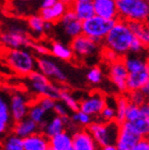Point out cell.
I'll list each match as a JSON object with an SVG mask.
<instances>
[{"label": "cell", "mask_w": 149, "mask_h": 150, "mask_svg": "<svg viewBox=\"0 0 149 150\" xmlns=\"http://www.w3.org/2000/svg\"><path fill=\"white\" fill-rule=\"evenodd\" d=\"M134 35L128 27L126 20L116 19L110 31L103 38L106 48L113 50L118 55L123 57L129 52V47Z\"/></svg>", "instance_id": "6da1fadb"}, {"label": "cell", "mask_w": 149, "mask_h": 150, "mask_svg": "<svg viewBox=\"0 0 149 150\" xmlns=\"http://www.w3.org/2000/svg\"><path fill=\"white\" fill-rule=\"evenodd\" d=\"M118 18L126 21L146 23L149 16L148 0H115Z\"/></svg>", "instance_id": "7a4b0ae2"}, {"label": "cell", "mask_w": 149, "mask_h": 150, "mask_svg": "<svg viewBox=\"0 0 149 150\" xmlns=\"http://www.w3.org/2000/svg\"><path fill=\"white\" fill-rule=\"evenodd\" d=\"M6 61L11 69L20 76H28L36 66L34 57L29 50L23 48L9 49L6 54Z\"/></svg>", "instance_id": "3957f363"}, {"label": "cell", "mask_w": 149, "mask_h": 150, "mask_svg": "<svg viewBox=\"0 0 149 150\" xmlns=\"http://www.w3.org/2000/svg\"><path fill=\"white\" fill-rule=\"evenodd\" d=\"M87 131L99 147L115 144L119 131V124L115 120L95 121L87 126Z\"/></svg>", "instance_id": "277c9868"}, {"label": "cell", "mask_w": 149, "mask_h": 150, "mask_svg": "<svg viewBox=\"0 0 149 150\" xmlns=\"http://www.w3.org/2000/svg\"><path fill=\"white\" fill-rule=\"evenodd\" d=\"M28 80L30 83V87L33 93L40 97H50V98L59 100L60 93L62 91L57 84L52 83L50 79H48L45 75H43L40 70H33L29 74Z\"/></svg>", "instance_id": "5b68a950"}, {"label": "cell", "mask_w": 149, "mask_h": 150, "mask_svg": "<svg viewBox=\"0 0 149 150\" xmlns=\"http://www.w3.org/2000/svg\"><path fill=\"white\" fill-rule=\"evenodd\" d=\"M115 21L116 20L104 19L97 15H94L82 21V34L89 38L96 44L100 45Z\"/></svg>", "instance_id": "8992f818"}, {"label": "cell", "mask_w": 149, "mask_h": 150, "mask_svg": "<svg viewBox=\"0 0 149 150\" xmlns=\"http://www.w3.org/2000/svg\"><path fill=\"white\" fill-rule=\"evenodd\" d=\"M31 42L28 31L19 25H11L0 34V43L8 49L28 48Z\"/></svg>", "instance_id": "52a82bcc"}, {"label": "cell", "mask_w": 149, "mask_h": 150, "mask_svg": "<svg viewBox=\"0 0 149 150\" xmlns=\"http://www.w3.org/2000/svg\"><path fill=\"white\" fill-rule=\"evenodd\" d=\"M142 139L143 137L134 130L129 121H123V124L119 125V131L115 146L117 150H132Z\"/></svg>", "instance_id": "ba28073f"}, {"label": "cell", "mask_w": 149, "mask_h": 150, "mask_svg": "<svg viewBox=\"0 0 149 150\" xmlns=\"http://www.w3.org/2000/svg\"><path fill=\"white\" fill-rule=\"evenodd\" d=\"M36 66L43 75H45L48 79H52L57 82H65L67 80V76L64 70L61 68L55 61L46 55H42L36 59Z\"/></svg>", "instance_id": "9c48e42d"}, {"label": "cell", "mask_w": 149, "mask_h": 150, "mask_svg": "<svg viewBox=\"0 0 149 150\" xmlns=\"http://www.w3.org/2000/svg\"><path fill=\"white\" fill-rule=\"evenodd\" d=\"M70 49L74 55L78 58H89L98 52V44L84 34H80L72 40Z\"/></svg>", "instance_id": "30bf717a"}, {"label": "cell", "mask_w": 149, "mask_h": 150, "mask_svg": "<svg viewBox=\"0 0 149 150\" xmlns=\"http://www.w3.org/2000/svg\"><path fill=\"white\" fill-rule=\"evenodd\" d=\"M109 78L111 82L114 84L116 88L121 93H126L127 91V77L128 71L126 69V66L123 64V60L118 59L110 64L109 71H108Z\"/></svg>", "instance_id": "8fae6325"}, {"label": "cell", "mask_w": 149, "mask_h": 150, "mask_svg": "<svg viewBox=\"0 0 149 150\" xmlns=\"http://www.w3.org/2000/svg\"><path fill=\"white\" fill-rule=\"evenodd\" d=\"M106 97L101 93H94L79 102V110L91 116H98L106 105Z\"/></svg>", "instance_id": "7c38bea8"}, {"label": "cell", "mask_w": 149, "mask_h": 150, "mask_svg": "<svg viewBox=\"0 0 149 150\" xmlns=\"http://www.w3.org/2000/svg\"><path fill=\"white\" fill-rule=\"evenodd\" d=\"M9 107L10 113H11V118L14 122L25 118L28 115L29 103L26 97L20 93H14L11 96Z\"/></svg>", "instance_id": "4fadbf2b"}, {"label": "cell", "mask_w": 149, "mask_h": 150, "mask_svg": "<svg viewBox=\"0 0 149 150\" xmlns=\"http://www.w3.org/2000/svg\"><path fill=\"white\" fill-rule=\"evenodd\" d=\"M64 29V32L69 38H76L82 34V21L79 20L72 10L67 9L63 16L59 20Z\"/></svg>", "instance_id": "5bb4252c"}, {"label": "cell", "mask_w": 149, "mask_h": 150, "mask_svg": "<svg viewBox=\"0 0 149 150\" xmlns=\"http://www.w3.org/2000/svg\"><path fill=\"white\" fill-rule=\"evenodd\" d=\"M95 15L104 19H118L117 8L115 0H93Z\"/></svg>", "instance_id": "9a60e30c"}, {"label": "cell", "mask_w": 149, "mask_h": 150, "mask_svg": "<svg viewBox=\"0 0 149 150\" xmlns=\"http://www.w3.org/2000/svg\"><path fill=\"white\" fill-rule=\"evenodd\" d=\"M72 150H99V146L87 130H79L72 134Z\"/></svg>", "instance_id": "2e32d148"}, {"label": "cell", "mask_w": 149, "mask_h": 150, "mask_svg": "<svg viewBox=\"0 0 149 150\" xmlns=\"http://www.w3.org/2000/svg\"><path fill=\"white\" fill-rule=\"evenodd\" d=\"M23 150H50L49 137L40 131L23 139Z\"/></svg>", "instance_id": "e0dca14e"}, {"label": "cell", "mask_w": 149, "mask_h": 150, "mask_svg": "<svg viewBox=\"0 0 149 150\" xmlns=\"http://www.w3.org/2000/svg\"><path fill=\"white\" fill-rule=\"evenodd\" d=\"M37 131H40V126L31 118H29L28 116L18 121H15L14 127H13L14 134H16L21 139H25Z\"/></svg>", "instance_id": "ac0fdd59"}, {"label": "cell", "mask_w": 149, "mask_h": 150, "mask_svg": "<svg viewBox=\"0 0 149 150\" xmlns=\"http://www.w3.org/2000/svg\"><path fill=\"white\" fill-rule=\"evenodd\" d=\"M69 117H60V116H55L51 118L48 122H45L44 126L42 127V132L47 136V137H52L53 135L57 134L60 132H63L65 130L66 125L68 124Z\"/></svg>", "instance_id": "d6986e66"}, {"label": "cell", "mask_w": 149, "mask_h": 150, "mask_svg": "<svg viewBox=\"0 0 149 150\" xmlns=\"http://www.w3.org/2000/svg\"><path fill=\"white\" fill-rule=\"evenodd\" d=\"M140 115L130 124L142 137H146L149 134V105L148 103H144L140 105Z\"/></svg>", "instance_id": "ffe728a7"}, {"label": "cell", "mask_w": 149, "mask_h": 150, "mask_svg": "<svg viewBox=\"0 0 149 150\" xmlns=\"http://www.w3.org/2000/svg\"><path fill=\"white\" fill-rule=\"evenodd\" d=\"M72 10L81 21L95 15L93 0H72Z\"/></svg>", "instance_id": "44dd1931"}, {"label": "cell", "mask_w": 149, "mask_h": 150, "mask_svg": "<svg viewBox=\"0 0 149 150\" xmlns=\"http://www.w3.org/2000/svg\"><path fill=\"white\" fill-rule=\"evenodd\" d=\"M67 9L68 8L62 1L57 0V2L52 6H50V8L40 9V15L45 21H51V23H55L61 19V17L63 16V14L65 13Z\"/></svg>", "instance_id": "7402d4cb"}, {"label": "cell", "mask_w": 149, "mask_h": 150, "mask_svg": "<svg viewBox=\"0 0 149 150\" xmlns=\"http://www.w3.org/2000/svg\"><path fill=\"white\" fill-rule=\"evenodd\" d=\"M50 150H72V135L70 133L60 132L49 139Z\"/></svg>", "instance_id": "603a6c76"}, {"label": "cell", "mask_w": 149, "mask_h": 150, "mask_svg": "<svg viewBox=\"0 0 149 150\" xmlns=\"http://www.w3.org/2000/svg\"><path fill=\"white\" fill-rule=\"evenodd\" d=\"M148 82H149V67L140 70V71L128 74V77H127V91L131 92V91L140 90L144 84L148 83Z\"/></svg>", "instance_id": "cb8c5ba5"}, {"label": "cell", "mask_w": 149, "mask_h": 150, "mask_svg": "<svg viewBox=\"0 0 149 150\" xmlns=\"http://www.w3.org/2000/svg\"><path fill=\"white\" fill-rule=\"evenodd\" d=\"M129 29L131 30L132 34L135 38H138L145 46H148L149 44V29L148 25L146 23H142V21H134V20H130L127 21Z\"/></svg>", "instance_id": "d4e9b609"}, {"label": "cell", "mask_w": 149, "mask_h": 150, "mask_svg": "<svg viewBox=\"0 0 149 150\" xmlns=\"http://www.w3.org/2000/svg\"><path fill=\"white\" fill-rule=\"evenodd\" d=\"M126 69L128 74H132V72H138L140 70L148 68V62L144 59L136 57V55H127L123 60Z\"/></svg>", "instance_id": "484cf974"}, {"label": "cell", "mask_w": 149, "mask_h": 150, "mask_svg": "<svg viewBox=\"0 0 149 150\" xmlns=\"http://www.w3.org/2000/svg\"><path fill=\"white\" fill-rule=\"evenodd\" d=\"M49 51L53 57L62 61H70L74 58V53L70 47H67L61 42H53L49 48Z\"/></svg>", "instance_id": "4316f807"}, {"label": "cell", "mask_w": 149, "mask_h": 150, "mask_svg": "<svg viewBox=\"0 0 149 150\" xmlns=\"http://www.w3.org/2000/svg\"><path fill=\"white\" fill-rule=\"evenodd\" d=\"M129 104V99L127 96L121 95L118 96L115 100V121L121 125L125 121V116H126V111Z\"/></svg>", "instance_id": "83f0119b"}, {"label": "cell", "mask_w": 149, "mask_h": 150, "mask_svg": "<svg viewBox=\"0 0 149 150\" xmlns=\"http://www.w3.org/2000/svg\"><path fill=\"white\" fill-rule=\"evenodd\" d=\"M46 114L47 112L45 110L42 109L40 104L33 103L32 105H29V110H28V117L31 118L33 121H35L38 126L43 125L45 122V118H46Z\"/></svg>", "instance_id": "f1b7e54d"}, {"label": "cell", "mask_w": 149, "mask_h": 150, "mask_svg": "<svg viewBox=\"0 0 149 150\" xmlns=\"http://www.w3.org/2000/svg\"><path fill=\"white\" fill-rule=\"evenodd\" d=\"M2 150H23V139L16 134H10L2 142Z\"/></svg>", "instance_id": "f546056e"}, {"label": "cell", "mask_w": 149, "mask_h": 150, "mask_svg": "<svg viewBox=\"0 0 149 150\" xmlns=\"http://www.w3.org/2000/svg\"><path fill=\"white\" fill-rule=\"evenodd\" d=\"M59 100H61L65 104L67 109L70 110L72 112H77L79 111V102L74 96L66 90H62L60 93V97H59Z\"/></svg>", "instance_id": "4dcf8cb0"}, {"label": "cell", "mask_w": 149, "mask_h": 150, "mask_svg": "<svg viewBox=\"0 0 149 150\" xmlns=\"http://www.w3.org/2000/svg\"><path fill=\"white\" fill-rule=\"evenodd\" d=\"M44 23H45V20L40 17V14L31 15V16L28 18L29 28L37 35L43 34L44 32H45V30H44Z\"/></svg>", "instance_id": "1f68e13d"}, {"label": "cell", "mask_w": 149, "mask_h": 150, "mask_svg": "<svg viewBox=\"0 0 149 150\" xmlns=\"http://www.w3.org/2000/svg\"><path fill=\"white\" fill-rule=\"evenodd\" d=\"M140 115V105H136V104H133V103H131V102H129L128 108H127V111H126L125 121L132 122V121H134L135 119H138Z\"/></svg>", "instance_id": "d6a6232c"}, {"label": "cell", "mask_w": 149, "mask_h": 150, "mask_svg": "<svg viewBox=\"0 0 149 150\" xmlns=\"http://www.w3.org/2000/svg\"><path fill=\"white\" fill-rule=\"evenodd\" d=\"M115 114H116V111H115V104L108 103V101L106 102V105L102 109V111L100 112L99 115L101 116V119L103 121H111L115 120Z\"/></svg>", "instance_id": "836d02e7"}, {"label": "cell", "mask_w": 149, "mask_h": 150, "mask_svg": "<svg viewBox=\"0 0 149 150\" xmlns=\"http://www.w3.org/2000/svg\"><path fill=\"white\" fill-rule=\"evenodd\" d=\"M103 74L99 67H93L86 75V79L91 84H99L102 81Z\"/></svg>", "instance_id": "e575fe53"}, {"label": "cell", "mask_w": 149, "mask_h": 150, "mask_svg": "<svg viewBox=\"0 0 149 150\" xmlns=\"http://www.w3.org/2000/svg\"><path fill=\"white\" fill-rule=\"evenodd\" d=\"M72 120L74 122H76V124H80L82 126L87 127L92 122V116L79 110L77 112H74V115L72 116Z\"/></svg>", "instance_id": "d590c367"}, {"label": "cell", "mask_w": 149, "mask_h": 150, "mask_svg": "<svg viewBox=\"0 0 149 150\" xmlns=\"http://www.w3.org/2000/svg\"><path fill=\"white\" fill-rule=\"evenodd\" d=\"M146 98L147 96L144 95L140 90L131 91L129 96H128L129 102H131L133 104H136V105H142V104L146 103Z\"/></svg>", "instance_id": "8d00e7d4"}, {"label": "cell", "mask_w": 149, "mask_h": 150, "mask_svg": "<svg viewBox=\"0 0 149 150\" xmlns=\"http://www.w3.org/2000/svg\"><path fill=\"white\" fill-rule=\"evenodd\" d=\"M0 118L2 119L3 121H6V124H10L12 121L9 103L4 100L3 97L0 98Z\"/></svg>", "instance_id": "74e56055"}, {"label": "cell", "mask_w": 149, "mask_h": 150, "mask_svg": "<svg viewBox=\"0 0 149 150\" xmlns=\"http://www.w3.org/2000/svg\"><path fill=\"white\" fill-rule=\"evenodd\" d=\"M55 101H57V100L50 98V97H40V100L37 101V103L42 107V109H43V110H45L46 112H50V111L53 110V107H55Z\"/></svg>", "instance_id": "f35d334b"}, {"label": "cell", "mask_w": 149, "mask_h": 150, "mask_svg": "<svg viewBox=\"0 0 149 150\" xmlns=\"http://www.w3.org/2000/svg\"><path fill=\"white\" fill-rule=\"evenodd\" d=\"M146 48V46L144 45L138 38H133L132 40L131 44H130V47H129V51L132 52L133 54H138L140 53L142 51H144V49Z\"/></svg>", "instance_id": "ab89813d"}, {"label": "cell", "mask_w": 149, "mask_h": 150, "mask_svg": "<svg viewBox=\"0 0 149 150\" xmlns=\"http://www.w3.org/2000/svg\"><path fill=\"white\" fill-rule=\"evenodd\" d=\"M52 111H55L57 116H60V117H67L68 116V109L62 101H59V102L55 101V104Z\"/></svg>", "instance_id": "60d3db41"}, {"label": "cell", "mask_w": 149, "mask_h": 150, "mask_svg": "<svg viewBox=\"0 0 149 150\" xmlns=\"http://www.w3.org/2000/svg\"><path fill=\"white\" fill-rule=\"evenodd\" d=\"M29 48L33 49L35 52H36L37 54H40V55H47V54H49V53H50V51H49V48H47L45 45L34 43L33 40L31 42L30 46H29Z\"/></svg>", "instance_id": "b9f144b4"}, {"label": "cell", "mask_w": 149, "mask_h": 150, "mask_svg": "<svg viewBox=\"0 0 149 150\" xmlns=\"http://www.w3.org/2000/svg\"><path fill=\"white\" fill-rule=\"evenodd\" d=\"M132 150H149V141L146 137H143Z\"/></svg>", "instance_id": "7bdbcfd3"}, {"label": "cell", "mask_w": 149, "mask_h": 150, "mask_svg": "<svg viewBox=\"0 0 149 150\" xmlns=\"http://www.w3.org/2000/svg\"><path fill=\"white\" fill-rule=\"evenodd\" d=\"M104 58H106V61H109L110 63H112V62L118 60L119 57H118L113 50L109 49V48H106V50H104Z\"/></svg>", "instance_id": "ee69618b"}, {"label": "cell", "mask_w": 149, "mask_h": 150, "mask_svg": "<svg viewBox=\"0 0 149 150\" xmlns=\"http://www.w3.org/2000/svg\"><path fill=\"white\" fill-rule=\"evenodd\" d=\"M57 0H42L40 1V9H46V8H50L57 2Z\"/></svg>", "instance_id": "f6af8a7d"}, {"label": "cell", "mask_w": 149, "mask_h": 150, "mask_svg": "<svg viewBox=\"0 0 149 150\" xmlns=\"http://www.w3.org/2000/svg\"><path fill=\"white\" fill-rule=\"evenodd\" d=\"M8 125L9 124H6V121H3L2 119L0 118V137L4 135L6 132L8 131Z\"/></svg>", "instance_id": "bcb514c9"}, {"label": "cell", "mask_w": 149, "mask_h": 150, "mask_svg": "<svg viewBox=\"0 0 149 150\" xmlns=\"http://www.w3.org/2000/svg\"><path fill=\"white\" fill-rule=\"evenodd\" d=\"M140 91L143 93L144 95L148 96V94H149V82H148V83H146V84H144L143 86L140 88Z\"/></svg>", "instance_id": "7dc6e473"}, {"label": "cell", "mask_w": 149, "mask_h": 150, "mask_svg": "<svg viewBox=\"0 0 149 150\" xmlns=\"http://www.w3.org/2000/svg\"><path fill=\"white\" fill-rule=\"evenodd\" d=\"M99 150H117L115 144L112 145H106V146H103V147H99Z\"/></svg>", "instance_id": "c3c4849f"}, {"label": "cell", "mask_w": 149, "mask_h": 150, "mask_svg": "<svg viewBox=\"0 0 149 150\" xmlns=\"http://www.w3.org/2000/svg\"><path fill=\"white\" fill-rule=\"evenodd\" d=\"M52 27H53V23H51V21H45L44 23V30L45 31H50L52 29Z\"/></svg>", "instance_id": "681fc988"}, {"label": "cell", "mask_w": 149, "mask_h": 150, "mask_svg": "<svg viewBox=\"0 0 149 150\" xmlns=\"http://www.w3.org/2000/svg\"><path fill=\"white\" fill-rule=\"evenodd\" d=\"M60 1H62V2H63L64 4L67 6V8H68V6H70V4H72V0H60Z\"/></svg>", "instance_id": "f907efd6"}, {"label": "cell", "mask_w": 149, "mask_h": 150, "mask_svg": "<svg viewBox=\"0 0 149 150\" xmlns=\"http://www.w3.org/2000/svg\"><path fill=\"white\" fill-rule=\"evenodd\" d=\"M27 1H30V2H32V1H35V0H27Z\"/></svg>", "instance_id": "816d5d0a"}, {"label": "cell", "mask_w": 149, "mask_h": 150, "mask_svg": "<svg viewBox=\"0 0 149 150\" xmlns=\"http://www.w3.org/2000/svg\"><path fill=\"white\" fill-rule=\"evenodd\" d=\"M1 97H2V96H1V95H0V98H1Z\"/></svg>", "instance_id": "f5cc1de1"}]
</instances>
